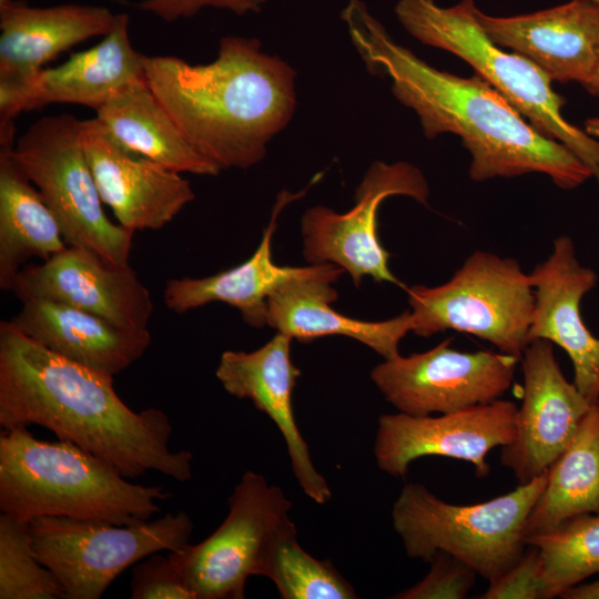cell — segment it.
<instances>
[{"instance_id": "6da1fadb", "label": "cell", "mask_w": 599, "mask_h": 599, "mask_svg": "<svg viewBox=\"0 0 599 599\" xmlns=\"http://www.w3.org/2000/svg\"><path fill=\"white\" fill-rule=\"evenodd\" d=\"M342 18L368 71L389 77L393 94L416 112L424 135L461 139L471 181L539 173L572 190L592 177L571 150L540 133L478 74L463 78L429 65L395 42L361 0H348Z\"/></svg>"}, {"instance_id": "7a4b0ae2", "label": "cell", "mask_w": 599, "mask_h": 599, "mask_svg": "<svg viewBox=\"0 0 599 599\" xmlns=\"http://www.w3.org/2000/svg\"><path fill=\"white\" fill-rule=\"evenodd\" d=\"M38 425L110 464L126 478L158 471L192 477L193 455L169 447L172 424L155 407L132 410L113 376L63 357L0 323V426Z\"/></svg>"}, {"instance_id": "3957f363", "label": "cell", "mask_w": 599, "mask_h": 599, "mask_svg": "<svg viewBox=\"0 0 599 599\" xmlns=\"http://www.w3.org/2000/svg\"><path fill=\"white\" fill-rule=\"evenodd\" d=\"M145 81L190 144L221 170L260 162L267 142L291 121L294 70L261 51L257 39L225 37L217 58H142Z\"/></svg>"}, {"instance_id": "277c9868", "label": "cell", "mask_w": 599, "mask_h": 599, "mask_svg": "<svg viewBox=\"0 0 599 599\" xmlns=\"http://www.w3.org/2000/svg\"><path fill=\"white\" fill-rule=\"evenodd\" d=\"M171 494L128 480L106 461L65 441L37 439L27 427L0 435V510L21 521L65 517L119 526L150 520Z\"/></svg>"}, {"instance_id": "5b68a950", "label": "cell", "mask_w": 599, "mask_h": 599, "mask_svg": "<svg viewBox=\"0 0 599 599\" xmlns=\"http://www.w3.org/2000/svg\"><path fill=\"white\" fill-rule=\"evenodd\" d=\"M473 0L441 7L435 0H398L400 24L424 44L450 52L467 62L540 133L571 150L599 184V140L562 115L566 101L550 78L517 52H507L486 33Z\"/></svg>"}, {"instance_id": "8992f818", "label": "cell", "mask_w": 599, "mask_h": 599, "mask_svg": "<svg viewBox=\"0 0 599 599\" xmlns=\"http://www.w3.org/2000/svg\"><path fill=\"white\" fill-rule=\"evenodd\" d=\"M547 483V471L490 500L456 505L424 485H405L392 509L393 526L406 555L428 562L438 551L450 554L491 581L528 547L527 518Z\"/></svg>"}, {"instance_id": "52a82bcc", "label": "cell", "mask_w": 599, "mask_h": 599, "mask_svg": "<svg viewBox=\"0 0 599 599\" xmlns=\"http://www.w3.org/2000/svg\"><path fill=\"white\" fill-rule=\"evenodd\" d=\"M412 332L429 337L454 329L520 359L535 307L529 274L512 257L476 251L445 283L405 287Z\"/></svg>"}, {"instance_id": "ba28073f", "label": "cell", "mask_w": 599, "mask_h": 599, "mask_svg": "<svg viewBox=\"0 0 599 599\" xmlns=\"http://www.w3.org/2000/svg\"><path fill=\"white\" fill-rule=\"evenodd\" d=\"M80 134L75 116H44L17 140L12 153L54 214L67 245L129 265L134 232L104 213Z\"/></svg>"}, {"instance_id": "9c48e42d", "label": "cell", "mask_w": 599, "mask_h": 599, "mask_svg": "<svg viewBox=\"0 0 599 599\" xmlns=\"http://www.w3.org/2000/svg\"><path fill=\"white\" fill-rule=\"evenodd\" d=\"M192 531L185 511L128 526L65 517L29 522L33 552L57 577L67 599L101 598L130 566L163 550L184 548Z\"/></svg>"}, {"instance_id": "30bf717a", "label": "cell", "mask_w": 599, "mask_h": 599, "mask_svg": "<svg viewBox=\"0 0 599 599\" xmlns=\"http://www.w3.org/2000/svg\"><path fill=\"white\" fill-rule=\"evenodd\" d=\"M229 512L203 541L170 551L196 599H243L251 576H264L274 540L293 521L291 500L260 474L246 471Z\"/></svg>"}, {"instance_id": "8fae6325", "label": "cell", "mask_w": 599, "mask_h": 599, "mask_svg": "<svg viewBox=\"0 0 599 599\" xmlns=\"http://www.w3.org/2000/svg\"><path fill=\"white\" fill-rule=\"evenodd\" d=\"M453 338L409 356L384 359L370 378L398 412L426 416L451 413L502 397L520 359L501 352H461Z\"/></svg>"}, {"instance_id": "7c38bea8", "label": "cell", "mask_w": 599, "mask_h": 599, "mask_svg": "<svg viewBox=\"0 0 599 599\" xmlns=\"http://www.w3.org/2000/svg\"><path fill=\"white\" fill-rule=\"evenodd\" d=\"M393 195L409 196L426 205L429 186L410 163L377 161L358 185L356 203L348 212L341 214L325 206L307 210L302 217L305 260L342 267L357 287L366 276L405 287L389 268L390 254L378 236L379 206Z\"/></svg>"}, {"instance_id": "4fadbf2b", "label": "cell", "mask_w": 599, "mask_h": 599, "mask_svg": "<svg viewBox=\"0 0 599 599\" xmlns=\"http://www.w3.org/2000/svg\"><path fill=\"white\" fill-rule=\"evenodd\" d=\"M517 408L499 398L439 416L384 414L374 443L376 464L382 471L404 478L414 460L443 456L471 463L477 477L485 478L490 471L489 451L515 438Z\"/></svg>"}, {"instance_id": "5bb4252c", "label": "cell", "mask_w": 599, "mask_h": 599, "mask_svg": "<svg viewBox=\"0 0 599 599\" xmlns=\"http://www.w3.org/2000/svg\"><path fill=\"white\" fill-rule=\"evenodd\" d=\"M524 390L514 440L501 447V465L519 484L548 470L569 445L591 405L564 376L554 344L531 341L520 357Z\"/></svg>"}, {"instance_id": "9a60e30c", "label": "cell", "mask_w": 599, "mask_h": 599, "mask_svg": "<svg viewBox=\"0 0 599 599\" xmlns=\"http://www.w3.org/2000/svg\"><path fill=\"white\" fill-rule=\"evenodd\" d=\"M21 302L44 300L99 315L125 328H148L151 294L129 265L67 246L39 265H27L10 290Z\"/></svg>"}, {"instance_id": "2e32d148", "label": "cell", "mask_w": 599, "mask_h": 599, "mask_svg": "<svg viewBox=\"0 0 599 599\" xmlns=\"http://www.w3.org/2000/svg\"><path fill=\"white\" fill-rule=\"evenodd\" d=\"M80 138L101 200L124 229L160 230L194 200L189 180L121 148L97 118L81 121Z\"/></svg>"}, {"instance_id": "e0dca14e", "label": "cell", "mask_w": 599, "mask_h": 599, "mask_svg": "<svg viewBox=\"0 0 599 599\" xmlns=\"http://www.w3.org/2000/svg\"><path fill=\"white\" fill-rule=\"evenodd\" d=\"M535 307L528 341L561 347L573 366V384L593 406L599 404V338L580 312L582 297L596 287V272L579 262L572 240L559 236L551 254L529 273Z\"/></svg>"}, {"instance_id": "ac0fdd59", "label": "cell", "mask_w": 599, "mask_h": 599, "mask_svg": "<svg viewBox=\"0 0 599 599\" xmlns=\"http://www.w3.org/2000/svg\"><path fill=\"white\" fill-rule=\"evenodd\" d=\"M292 339L277 332L253 352L225 351L215 374L229 394L250 399L274 422L286 443L297 483L307 497L324 505L332 493L326 479L313 465L308 445L293 412L292 395L301 370L291 358Z\"/></svg>"}, {"instance_id": "d6986e66", "label": "cell", "mask_w": 599, "mask_h": 599, "mask_svg": "<svg viewBox=\"0 0 599 599\" xmlns=\"http://www.w3.org/2000/svg\"><path fill=\"white\" fill-rule=\"evenodd\" d=\"M477 18L496 44L524 55L551 81L582 85L599 62V4L596 2L570 0L511 17L489 16L477 9Z\"/></svg>"}, {"instance_id": "ffe728a7", "label": "cell", "mask_w": 599, "mask_h": 599, "mask_svg": "<svg viewBox=\"0 0 599 599\" xmlns=\"http://www.w3.org/2000/svg\"><path fill=\"white\" fill-rule=\"evenodd\" d=\"M291 194L277 201L270 224L256 251L243 263L203 278H171L163 290L165 306L182 314L212 302L226 303L241 312L252 327L267 325V298L282 285L300 278H325L336 282L344 270L332 263L308 266H281L272 258V238L276 219Z\"/></svg>"}, {"instance_id": "44dd1931", "label": "cell", "mask_w": 599, "mask_h": 599, "mask_svg": "<svg viewBox=\"0 0 599 599\" xmlns=\"http://www.w3.org/2000/svg\"><path fill=\"white\" fill-rule=\"evenodd\" d=\"M10 322L50 351L112 376L140 359L151 344L149 328H125L52 301L22 302Z\"/></svg>"}, {"instance_id": "7402d4cb", "label": "cell", "mask_w": 599, "mask_h": 599, "mask_svg": "<svg viewBox=\"0 0 599 599\" xmlns=\"http://www.w3.org/2000/svg\"><path fill=\"white\" fill-rule=\"evenodd\" d=\"M116 16L83 4L30 7L24 0L0 4V78L32 82L42 65L89 38L106 35Z\"/></svg>"}, {"instance_id": "603a6c76", "label": "cell", "mask_w": 599, "mask_h": 599, "mask_svg": "<svg viewBox=\"0 0 599 599\" xmlns=\"http://www.w3.org/2000/svg\"><path fill=\"white\" fill-rule=\"evenodd\" d=\"M325 278H300L282 285L267 298V325L302 343L346 336L370 347L384 359L399 354L403 337L413 329L410 311L380 322L362 321L331 306L338 294Z\"/></svg>"}, {"instance_id": "cb8c5ba5", "label": "cell", "mask_w": 599, "mask_h": 599, "mask_svg": "<svg viewBox=\"0 0 599 599\" xmlns=\"http://www.w3.org/2000/svg\"><path fill=\"white\" fill-rule=\"evenodd\" d=\"M142 58L130 41L129 16L120 13L100 43L39 72L30 85L26 111L51 103L82 104L97 111L124 88L145 81Z\"/></svg>"}, {"instance_id": "d4e9b609", "label": "cell", "mask_w": 599, "mask_h": 599, "mask_svg": "<svg viewBox=\"0 0 599 599\" xmlns=\"http://www.w3.org/2000/svg\"><path fill=\"white\" fill-rule=\"evenodd\" d=\"M97 119L121 148L169 170L213 176L221 172L190 144L146 81L115 94L97 110Z\"/></svg>"}, {"instance_id": "484cf974", "label": "cell", "mask_w": 599, "mask_h": 599, "mask_svg": "<svg viewBox=\"0 0 599 599\" xmlns=\"http://www.w3.org/2000/svg\"><path fill=\"white\" fill-rule=\"evenodd\" d=\"M14 142L0 143V288L32 257L43 261L68 245L60 225L13 156Z\"/></svg>"}, {"instance_id": "4316f807", "label": "cell", "mask_w": 599, "mask_h": 599, "mask_svg": "<svg viewBox=\"0 0 599 599\" xmlns=\"http://www.w3.org/2000/svg\"><path fill=\"white\" fill-rule=\"evenodd\" d=\"M599 514V404L547 470L546 486L525 526V538L551 530L576 516Z\"/></svg>"}, {"instance_id": "83f0119b", "label": "cell", "mask_w": 599, "mask_h": 599, "mask_svg": "<svg viewBox=\"0 0 599 599\" xmlns=\"http://www.w3.org/2000/svg\"><path fill=\"white\" fill-rule=\"evenodd\" d=\"M537 548L544 599L561 597L599 573V514H585L525 538Z\"/></svg>"}, {"instance_id": "f1b7e54d", "label": "cell", "mask_w": 599, "mask_h": 599, "mask_svg": "<svg viewBox=\"0 0 599 599\" xmlns=\"http://www.w3.org/2000/svg\"><path fill=\"white\" fill-rule=\"evenodd\" d=\"M264 577L284 599H354L357 593L329 560L302 548L294 522L274 540Z\"/></svg>"}, {"instance_id": "f546056e", "label": "cell", "mask_w": 599, "mask_h": 599, "mask_svg": "<svg viewBox=\"0 0 599 599\" xmlns=\"http://www.w3.org/2000/svg\"><path fill=\"white\" fill-rule=\"evenodd\" d=\"M65 599L53 572L35 557L29 522L0 515V599Z\"/></svg>"}, {"instance_id": "4dcf8cb0", "label": "cell", "mask_w": 599, "mask_h": 599, "mask_svg": "<svg viewBox=\"0 0 599 599\" xmlns=\"http://www.w3.org/2000/svg\"><path fill=\"white\" fill-rule=\"evenodd\" d=\"M428 573L416 585L393 596L396 599H464L474 587L477 572L457 557L436 552Z\"/></svg>"}, {"instance_id": "1f68e13d", "label": "cell", "mask_w": 599, "mask_h": 599, "mask_svg": "<svg viewBox=\"0 0 599 599\" xmlns=\"http://www.w3.org/2000/svg\"><path fill=\"white\" fill-rule=\"evenodd\" d=\"M132 599H196L181 568L169 554H153L132 570Z\"/></svg>"}, {"instance_id": "d6a6232c", "label": "cell", "mask_w": 599, "mask_h": 599, "mask_svg": "<svg viewBox=\"0 0 599 599\" xmlns=\"http://www.w3.org/2000/svg\"><path fill=\"white\" fill-rule=\"evenodd\" d=\"M524 554L501 575L489 581L479 599H544L540 559L536 547Z\"/></svg>"}, {"instance_id": "836d02e7", "label": "cell", "mask_w": 599, "mask_h": 599, "mask_svg": "<svg viewBox=\"0 0 599 599\" xmlns=\"http://www.w3.org/2000/svg\"><path fill=\"white\" fill-rule=\"evenodd\" d=\"M266 0H144L138 7L166 22L191 18L206 7L226 9L236 14L258 12Z\"/></svg>"}, {"instance_id": "e575fe53", "label": "cell", "mask_w": 599, "mask_h": 599, "mask_svg": "<svg viewBox=\"0 0 599 599\" xmlns=\"http://www.w3.org/2000/svg\"><path fill=\"white\" fill-rule=\"evenodd\" d=\"M560 598L564 599H599V579L586 583L577 585L567 590Z\"/></svg>"}, {"instance_id": "d590c367", "label": "cell", "mask_w": 599, "mask_h": 599, "mask_svg": "<svg viewBox=\"0 0 599 599\" xmlns=\"http://www.w3.org/2000/svg\"><path fill=\"white\" fill-rule=\"evenodd\" d=\"M582 87L593 97L599 99V62L591 74V77L588 79V81L582 84Z\"/></svg>"}, {"instance_id": "8d00e7d4", "label": "cell", "mask_w": 599, "mask_h": 599, "mask_svg": "<svg viewBox=\"0 0 599 599\" xmlns=\"http://www.w3.org/2000/svg\"><path fill=\"white\" fill-rule=\"evenodd\" d=\"M589 135L599 140V118H589L585 122L583 129Z\"/></svg>"}, {"instance_id": "74e56055", "label": "cell", "mask_w": 599, "mask_h": 599, "mask_svg": "<svg viewBox=\"0 0 599 599\" xmlns=\"http://www.w3.org/2000/svg\"><path fill=\"white\" fill-rule=\"evenodd\" d=\"M588 1H592L599 4V0H588Z\"/></svg>"}, {"instance_id": "f35d334b", "label": "cell", "mask_w": 599, "mask_h": 599, "mask_svg": "<svg viewBox=\"0 0 599 599\" xmlns=\"http://www.w3.org/2000/svg\"><path fill=\"white\" fill-rule=\"evenodd\" d=\"M8 0H0V4L7 2Z\"/></svg>"}]
</instances>
